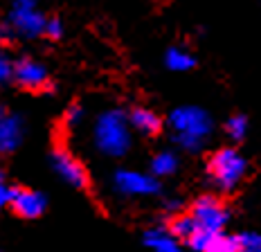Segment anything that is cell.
Wrapping results in <instances>:
<instances>
[{
  "instance_id": "ffe728a7",
  "label": "cell",
  "mask_w": 261,
  "mask_h": 252,
  "mask_svg": "<svg viewBox=\"0 0 261 252\" xmlns=\"http://www.w3.org/2000/svg\"><path fill=\"white\" fill-rule=\"evenodd\" d=\"M63 122H65V126H70V129H77V126L84 122V106H81V104H72V106H68Z\"/></svg>"
},
{
  "instance_id": "9a60e30c",
  "label": "cell",
  "mask_w": 261,
  "mask_h": 252,
  "mask_svg": "<svg viewBox=\"0 0 261 252\" xmlns=\"http://www.w3.org/2000/svg\"><path fill=\"white\" fill-rule=\"evenodd\" d=\"M196 57L185 47H169L165 54V65L171 72H189L196 68Z\"/></svg>"
},
{
  "instance_id": "5b68a950",
  "label": "cell",
  "mask_w": 261,
  "mask_h": 252,
  "mask_svg": "<svg viewBox=\"0 0 261 252\" xmlns=\"http://www.w3.org/2000/svg\"><path fill=\"white\" fill-rule=\"evenodd\" d=\"M50 162H52V169L57 171V176L68 183L70 187L74 189H88L90 187V176H88V169L86 164L74 156L68 146L63 144H57L50 153Z\"/></svg>"
},
{
  "instance_id": "52a82bcc",
  "label": "cell",
  "mask_w": 261,
  "mask_h": 252,
  "mask_svg": "<svg viewBox=\"0 0 261 252\" xmlns=\"http://www.w3.org/2000/svg\"><path fill=\"white\" fill-rule=\"evenodd\" d=\"M115 191L122 196H153L160 194V183L153 173L130 171V169H117L113 176Z\"/></svg>"
},
{
  "instance_id": "7402d4cb",
  "label": "cell",
  "mask_w": 261,
  "mask_h": 252,
  "mask_svg": "<svg viewBox=\"0 0 261 252\" xmlns=\"http://www.w3.org/2000/svg\"><path fill=\"white\" fill-rule=\"evenodd\" d=\"M9 194H12V187H9L7 180H5V173L0 171V210H3L5 205H9Z\"/></svg>"
},
{
  "instance_id": "44dd1931",
  "label": "cell",
  "mask_w": 261,
  "mask_h": 252,
  "mask_svg": "<svg viewBox=\"0 0 261 252\" xmlns=\"http://www.w3.org/2000/svg\"><path fill=\"white\" fill-rule=\"evenodd\" d=\"M43 36L52 38V41H59V38L63 36V23L57 18V16H52V18L45 20V32H43Z\"/></svg>"
},
{
  "instance_id": "ba28073f",
  "label": "cell",
  "mask_w": 261,
  "mask_h": 252,
  "mask_svg": "<svg viewBox=\"0 0 261 252\" xmlns=\"http://www.w3.org/2000/svg\"><path fill=\"white\" fill-rule=\"evenodd\" d=\"M9 207L14 210L16 216L20 218H39L47 207V198L41 194V191H34L30 187H12V194H9Z\"/></svg>"
},
{
  "instance_id": "8fae6325",
  "label": "cell",
  "mask_w": 261,
  "mask_h": 252,
  "mask_svg": "<svg viewBox=\"0 0 261 252\" xmlns=\"http://www.w3.org/2000/svg\"><path fill=\"white\" fill-rule=\"evenodd\" d=\"M45 16H43L39 9H12L9 14V25H12L16 36L23 38H36L43 36L45 32Z\"/></svg>"
},
{
  "instance_id": "277c9868",
  "label": "cell",
  "mask_w": 261,
  "mask_h": 252,
  "mask_svg": "<svg viewBox=\"0 0 261 252\" xmlns=\"http://www.w3.org/2000/svg\"><path fill=\"white\" fill-rule=\"evenodd\" d=\"M189 214L196 221V225L200 230H207V232H225L227 223L232 218V212L227 207L225 200H221L214 194H203L198 196L192 207H189Z\"/></svg>"
},
{
  "instance_id": "5bb4252c",
  "label": "cell",
  "mask_w": 261,
  "mask_h": 252,
  "mask_svg": "<svg viewBox=\"0 0 261 252\" xmlns=\"http://www.w3.org/2000/svg\"><path fill=\"white\" fill-rule=\"evenodd\" d=\"M178 167H180V160H178L176 151H171V149H162L151 158V173L155 178L173 176L178 171Z\"/></svg>"
},
{
  "instance_id": "d6986e66",
  "label": "cell",
  "mask_w": 261,
  "mask_h": 252,
  "mask_svg": "<svg viewBox=\"0 0 261 252\" xmlns=\"http://www.w3.org/2000/svg\"><path fill=\"white\" fill-rule=\"evenodd\" d=\"M14 79V59H9L7 52L0 50V88L7 86Z\"/></svg>"
},
{
  "instance_id": "ac0fdd59",
  "label": "cell",
  "mask_w": 261,
  "mask_h": 252,
  "mask_svg": "<svg viewBox=\"0 0 261 252\" xmlns=\"http://www.w3.org/2000/svg\"><path fill=\"white\" fill-rule=\"evenodd\" d=\"M237 239H239V248H241V252H261V232L248 230V232L237 234Z\"/></svg>"
},
{
  "instance_id": "603a6c76",
  "label": "cell",
  "mask_w": 261,
  "mask_h": 252,
  "mask_svg": "<svg viewBox=\"0 0 261 252\" xmlns=\"http://www.w3.org/2000/svg\"><path fill=\"white\" fill-rule=\"evenodd\" d=\"M14 30H12V25L9 23H3L0 25V45H9V43L14 41Z\"/></svg>"
},
{
  "instance_id": "2e32d148",
  "label": "cell",
  "mask_w": 261,
  "mask_h": 252,
  "mask_svg": "<svg viewBox=\"0 0 261 252\" xmlns=\"http://www.w3.org/2000/svg\"><path fill=\"white\" fill-rule=\"evenodd\" d=\"M167 230H169L178 241H185V243H187V239L198 230V225H196L192 214H173L169 218V223H167Z\"/></svg>"
},
{
  "instance_id": "e0dca14e",
  "label": "cell",
  "mask_w": 261,
  "mask_h": 252,
  "mask_svg": "<svg viewBox=\"0 0 261 252\" xmlns=\"http://www.w3.org/2000/svg\"><path fill=\"white\" fill-rule=\"evenodd\" d=\"M248 129H250V124H248V117H246V115H239V113H237V115H232V117L225 122V133H227V138L234 140V142L246 140Z\"/></svg>"
},
{
  "instance_id": "cb8c5ba5",
  "label": "cell",
  "mask_w": 261,
  "mask_h": 252,
  "mask_svg": "<svg viewBox=\"0 0 261 252\" xmlns=\"http://www.w3.org/2000/svg\"><path fill=\"white\" fill-rule=\"evenodd\" d=\"M36 0H12V9H34Z\"/></svg>"
},
{
  "instance_id": "4fadbf2b",
  "label": "cell",
  "mask_w": 261,
  "mask_h": 252,
  "mask_svg": "<svg viewBox=\"0 0 261 252\" xmlns=\"http://www.w3.org/2000/svg\"><path fill=\"white\" fill-rule=\"evenodd\" d=\"M144 245L153 252H182L178 241L167 228H151L144 232Z\"/></svg>"
},
{
  "instance_id": "7a4b0ae2",
  "label": "cell",
  "mask_w": 261,
  "mask_h": 252,
  "mask_svg": "<svg viewBox=\"0 0 261 252\" xmlns=\"http://www.w3.org/2000/svg\"><path fill=\"white\" fill-rule=\"evenodd\" d=\"M92 142L104 156L122 158L130 149L128 113H124L122 108H108L101 113L92 129Z\"/></svg>"
},
{
  "instance_id": "30bf717a",
  "label": "cell",
  "mask_w": 261,
  "mask_h": 252,
  "mask_svg": "<svg viewBox=\"0 0 261 252\" xmlns=\"http://www.w3.org/2000/svg\"><path fill=\"white\" fill-rule=\"evenodd\" d=\"M25 135V124L18 113L0 106V153H12L20 146Z\"/></svg>"
},
{
  "instance_id": "9c48e42d",
  "label": "cell",
  "mask_w": 261,
  "mask_h": 252,
  "mask_svg": "<svg viewBox=\"0 0 261 252\" xmlns=\"http://www.w3.org/2000/svg\"><path fill=\"white\" fill-rule=\"evenodd\" d=\"M187 245L194 252H241L237 237L225 232H207L200 228L187 239Z\"/></svg>"
},
{
  "instance_id": "3957f363",
  "label": "cell",
  "mask_w": 261,
  "mask_h": 252,
  "mask_svg": "<svg viewBox=\"0 0 261 252\" xmlns=\"http://www.w3.org/2000/svg\"><path fill=\"white\" fill-rule=\"evenodd\" d=\"M248 173V160L234 146H223L207 160V180L221 194H232Z\"/></svg>"
},
{
  "instance_id": "8992f818",
  "label": "cell",
  "mask_w": 261,
  "mask_h": 252,
  "mask_svg": "<svg viewBox=\"0 0 261 252\" xmlns=\"http://www.w3.org/2000/svg\"><path fill=\"white\" fill-rule=\"evenodd\" d=\"M14 84L30 92H47L52 90V77L45 65L32 57H18L14 61Z\"/></svg>"
},
{
  "instance_id": "6da1fadb",
  "label": "cell",
  "mask_w": 261,
  "mask_h": 252,
  "mask_svg": "<svg viewBox=\"0 0 261 252\" xmlns=\"http://www.w3.org/2000/svg\"><path fill=\"white\" fill-rule=\"evenodd\" d=\"M173 144L185 153H198L214 131V119L198 106H178L169 115Z\"/></svg>"
},
{
  "instance_id": "7c38bea8",
  "label": "cell",
  "mask_w": 261,
  "mask_h": 252,
  "mask_svg": "<svg viewBox=\"0 0 261 252\" xmlns=\"http://www.w3.org/2000/svg\"><path fill=\"white\" fill-rule=\"evenodd\" d=\"M128 124L144 138H155L162 133V117L151 108L138 106L128 113Z\"/></svg>"
}]
</instances>
